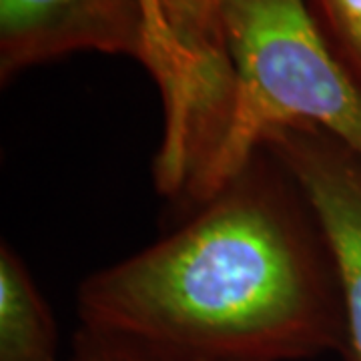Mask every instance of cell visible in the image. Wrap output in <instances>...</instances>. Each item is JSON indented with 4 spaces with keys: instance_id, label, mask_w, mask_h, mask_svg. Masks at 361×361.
Returning a JSON list of instances; mask_svg holds the SVG:
<instances>
[{
    "instance_id": "1",
    "label": "cell",
    "mask_w": 361,
    "mask_h": 361,
    "mask_svg": "<svg viewBox=\"0 0 361 361\" xmlns=\"http://www.w3.org/2000/svg\"><path fill=\"white\" fill-rule=\"evenodd\" d=\"M77 305L80 325L173 361H299L345 348L331 251L265 147L179 229L89 275Z\"/></svg>"
},
{
    "instance_id": "2",
    "label": "cell",
    "mask_w": 361,
    "mask_h": 361,
    "mask_svg": "<svg viewBox=\"0 0 361 361\" xmlns=\"http://www.w3.org/2000/svg\"><path fill=\"white\" fill-rule=\"evenodd\" d=\"M231 65L219 142L179 201L201 207L261 149L271 130L311 125L361 159V90L331 52L307 0H223Z\"/></svg>"
},
{
    "instance_id": "3",
    "label": "cell",
    "mask_w": 361,
    "mask_h": 361,
    "mask_svg": "<svg viewBox=\"0 0 361 361\" xmlns=\"http://www.w3.org/2000/svg\"><path fill=\"white\" fill-rule=\"evenodd\" d=\"M269 149L297 180L331 251L345 317V351L361 361V159L327 130L287 125L271 130Z\"/></svg>"
},
{
    "instance_id": "4",
    "label": "cell",
    "mask_w": 361,
    "mask_h": 361,
    "mask_svg": "<svg viewBox=\"0 0 361 361\" xmlns=\"http://www.w3.org/2000/svg\"><path fill=\"white\" fill-rule=\"evenodd\" d=\"M129 54L147 61L139 0H0V78L71 52Z\"/></svg>"
},
{
    "instance_id": "5",
    "label": "cell",
    "mask_w": 361,
    "mask_h": 361,
    "mask_svg": "<svg viewBox=\"0 0 361 361\" xmlns=\"http://www.w3.org/2000/svg\"><path fill=\"white\" fill-rule=\"evenodd\" d=\"M147 23L145 66L155 77L165 104V133L155 157L159 193L179 199L195 165L215 141L219 111L205 80L171 35L161 0H139Z\"/></svg>"
},
{
    "instance_id": "6",
    "label": "cell",
    "mask_w": 361,
    "mask_h": 361,
    "mask_svg": "<svg viewBox=\"0 0 361 361\" xmlns=\"http://www.w3.org/2000/svg\"><path fill=\"white\" fill-rule=\"evenodd\" d=\"M56 323L20 255L0 245V361H56Z\"/></svg>"
},
{
    "instance_id": "7",
    "label": "cell",
    "mask_w": 361,
    "mask_h": 361,
    "mask_svg": "<svg viewBox=\"0 0 361 361\" xmlns=\"http://www.w3.org/2000/svg\"><path fill=\"white\" fill-rule=\"evenodd\" d=\"M161 8L171 35L205 80L217 104L223 130L233 90L223 35V0H161Z\"/></svg>"
},
{
    "instance_id": "8",
    "label": "cell",
    "mask_w": 361,
    "mask_h": 361,
    "mask_svg": "<svg viewBox=\"0 0 361 361\" xmlns=\"http://www.w3.org/2000/svg\"><path fill=\"white\" fill-rule=\"evenodd\" d=\"M331 52L361 90V0H307Z\"/></svg>"
},
{
    "instance_id": "9",
    "label": "cell",
    "mask_w": 361,
    "mask_h": 361,
    "mask_svg": "<svg viewBox=\"0 0 361 361\" xmlns=\"http://www.w3.org/2000/svg\"><path fill=\"white\" fill-rule=\"evenodd\" d=\"M71 361H173L129 337L80 325Z\"/></svg>"
}]
</instances>
